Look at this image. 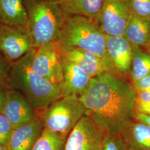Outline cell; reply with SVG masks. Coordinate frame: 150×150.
<instances>
[{
    "label": "cell",
    "mask_w": 150,
    "mask_h": 150,
    "mask_svg": "<svg viewBox=\"0 0 150 150\" xmlns=\"http://www.w3.org/2000/svg\"><path fill=\"white\" fill-rule=\"evenodd\" d=\"M1 113L8 119L14 129L31 122L38 116L26 97L15 90H7Z\"/></svg>",
    "instance_id": "obj_10"
},
{
    "label": "cell",
    "mask_w": 150,
    "mask_h": 150,
    "mask_svg": "<svg viewBox=\"0 0 150 150\" xmlns=\"http://www.w3.org/2000/svg\"><path fill=\"white\" fill-rule=\"evenodd\" d=\"M61 57L62 79L59 86L62 96L74 95L81 96L88 88L92 77L77 66L65 59L61 54Z\"/></svg>",
    "instance_id": "obj_13"
},
{
    "label": "cell",
    "mask_w": 150,
    "mask_h": 150,
    "mask_svg": "<svg viewBox=\"0 0 150 150\" xmlns=\"http://www.w3.org/2000/svg\"><path fill=\"white\" fill-rule=\"evenodd\" d=\"M14 128L4 115L0 112V145H7Z\"/></svg>",
    "instance_id": "obj_24"
},
{
    "label": "cell",
    "mask_w": 150,
    "mask_h": 150,
    "mask_svg": "<svg viewBox=\"0 0 150 150\" xmlns=\"http://www.w3.org/2000/svg\"><path fill=\"white\" fill-rule=\"evenodd\" d=\"M136 92L127 81L104 72L92 78L85 93L80 96L86 116L108 133H118L134 119Z\"/></svg>",
    "instance_id": "obj_1"
},
{
    "label": "cell",
    "mask_w": 150,
    "mask_h": 150,
    "mask_svg": "<svg viewBox=\"0 0 150 150\" xmlns=\"http://www.w3.org/2000/svg\"><path fill=\"white\" fill-rule=\"evenodd\" d=\"M150 21L141 18L133 13L131 16L123 36L132 46H150Z\"/></svg>",
    "instance_id": "obj_17"
},
{
    "label": "cell",
    "mask_w": 150,
    "mask_h": 150,
    "mask_svg": "<svg viewBox=\"0 0 150 150\" xmlns=\"http://www.w3.org/2000/svg\"><path fill=\"white\" fill-rule=\"evenodd\" d=\"M0 150H9L7 145H0Z\"/></svg>",
    "instance_id": "obj_29"
},
{
    "label": "cell",
    "mask_w": 150,
    "mask_h": 150,
    "mask_svg": "<svg viewBox=\"0 0 150 150\" xmlns=\"http://www.w3.org/2000/svg\"><path fill=\"white\" fill-rule=\"evenodd\" d=\"M61 55L91 77L108 72L106 65L101 59L89 51L78 48H67L59 43Z\"/></svg>",
    "instance_id": "obj_12"
},
{
    "label": "cell",
    "mask_w": 150,
    "mask_h": 150,
    "mask_svg": "<svg viewBox=\"0 0 150 150\" xmlns=\"http://www.w3.org/2000/svg\"><path fill=\"white\" fill-rule=\"evenodd\" d=\"M132 14L129 0H104L97 21L108 36H123Z\"/></svg>",
    "instance_id": "obj_8"
},
{
    "label": "cell",
    "mask_w": 150,
    "mask_h": 150,
    "mask_svg": "<svg viewBox=\"0 0 150 150\" xmlns=\"http://www.w3.org/2000/svg\"><path fill=\"white\" fill-rule=\"evenodd\" d=\"M67 137L44 129L32 150H65Z\"/></svg>",
    "instance_id": "obj_20"
},
{
    "label": "cell",
    "mask_w": 150,
    "mask_h": 150,
    "mask_svg": "<svg viewBox=\"0 0 150 150\" xmlns=\"http://www.w3.org/2000/svg\"><path fill=\"white\" fill-rule=\"evenodd\" d=\"M12 64L0 51V85L5 86L11 72Z\"/></svg>",
    "instance_id": "obj_25"
},
{
    "label": "cell",
    "mask_w": 150,
    "mask_h": 150,
    "mask_svg": "<svg viewBox=\"0 0 150 150\" xmlns=\"http://www.w3.org/2000/svg\"><path fill=\"white\" fill-rule=\"evenodd\" d=\"M33 48L27 27L0 26V51L11 64L20 59Z\"/></svg>",
    "instance_id": "obj_9"
},
{
    "label": "cell",
    "mask_w": 150,
    "mask_h": 150,
    "mask_svg": "<svg viewBox=\"0 0 150 150\" xmlns=\"http://www.w3.org/2000/svg\"><path fill=\"white\" fill-rule=\"evenodd\" d=\"M0 22L10 26L28 27V16L23 0H0Z\"/></svg>",
    "instance_id": "obj_16"
},
{
    "label": "cell",
    "mask_w": 150,
    "mask_h": 150,
    "mask_svg": "<svg viewBox=\"0 0 150 150\" xmlns=\"http://www.w3.org/2000/svg\"><path fill=\"white\" fill-rule=\"evenodd\" d=\"M57 42L67 48L81 49L95 54L103 60L110 74L118 76L107 54L106 35L96 19L79 15L70 16L62 27Z\"/></svg>",
    "instance_id": "obj_3"
},
{
    "label": "cell",
    "mask_w": 150,
    "mask_h": 150,
    "mask_svg": "<svg viewBox=\"0 0 150 150\" xmlns=\"http://www.w3.org/2000/svg\"><path fill=\"white\" fill-rule=\"evenodd\" d=\"M6 91L7 89L5 87L0 85V112L5 101Z\"/></svg>",
    "instance_id": "obj_28"
},
{
    "label": "cell",
    "mask_w": 150,
    "mask_h": 150,
    "mask_svg": "<svg viewBox=\"0 0 150 150\" xmlns=\"http://www.w3.org/2000/svg\"><path fill=\"white\" fill-rule=\"evenodd\" d=\"M86 109L77 95L61 97L40 115L44 129L67 137L81 118Z\"/></svg>",
    "instance_id": "obj_5"
},
{
    "label": "cell",
    "mask_w": 150,
    "mask_h": 150,
    "mask_svg": "<svg viewBox=\"0 0 150 150\" xmlns=\"http://www.w3.org/2000/svg\"><path fill=\"white\" fill-rule=\"evenodd\" d=\"M64 11L71 16L79 15L97 20L104 0H59Z\"/></svg>",
    "instance_id": "obj_18"
},
{
    "label": "cell",
    "mask_w": 150,
    "mask_h": 150,
    "mask_svg": "<svg viewBox=\"0 0 150 150\" xmlns=\"http://www.w3.org/2000/svg\"><path fill=\"white\" fill-rule=\"evenodd\" d=\"M106 51L117 75L130 74L132 59V45L123 36L106 35Z\"/></svg>",
    "instance_id": "obj_11"
},
{
    "label": "cell",
    "mask_w": 150,
    "mask_h": 150,
    "mask_svg": "<svg viewBox=\"0 0 150 150\" xmlns=\"http://www.w3.org/2000/svg\"><path fill=\"white\" fill-rule=\"evenodd\" d=\"M44 130L40 116L14 129L7 144L9 150H32Z\"/></svg>",
    "instance_id": "obj_14"
},
{
    "label": "cell",
    "mask_w": 150,
    "mask_h": 150,
    "mask_svg": "<svg viewBox=\"0 0 150 150\" xmlns=\"http://www.w3.org/2000/svg\"><path fill=\"white\" fill-rule=\"evenodd\" d=\"M101 150H127V149L118 133H107Z\"/></svg>",
    "instance_id": "obj_23"
},
{
    "label": "cell",
    "mask_w": 150,
    "mask_h": 150,
    "mask_svg": "<svg viewBox=\"0 0 150 150\" xmlns=\"http://www.w3.org/2000/svg\"><path fill=\"white\" fill-rule=\"evenodd\" d=\"M35 48L12 64L5 87L19 91L40 116L53 102L63 96L59 85L43 78L33 70L32 58Z\"/></svg>",
    "instance_id": "obj_2"
},
{
    "label": "cell",
    "mask_w": 150,
    "mask_h": 150,
    "mask_svg": "<svg viewBox=\"0 0 150 150\" xmlns=\"http://www.w3.org/2000/svg\"><path fill=\"white\" fill-rule=\"evenodd\" d=\"M129 4L134 15L150 21V0H129Z\"/></svg>",
    "instance_id": "obj_22"
},
{
    "label": "cell",
    "mask_w": 150,
    "mask_h": 150,
    "mask_svg": "<svg viewBox=\"0 0 150 150\" xmlns=\"http://www.w3.org/2000/svg\"><path fill=\"white\" fill-rule=\"evenodd\" d=\"M132 119L125 125L118 134L127 150H150V127Z\"/></svg>",
    "instance_id": "obj_15"
},
{
    "label": "cell",
    "mask_w": 150,
    "mask_h": 150,
    "mask_svg": "<svg viewBox=\"0 0 150 150\" xmlns=\"http://www.w3.org/2000/svg\"><path fill=\"white\" fill-rule=\"evenodd\" d=\"M134 118L136 120L145 123L150 127V115H145L142 114H139L134 115Z\"/></svg>",
    "instance_id": "obj_27"
},
{
    "label": "cell",
    "mask_w": 150,
    "mask_h": 150,
    "mask_svg": "<svg viewBox=\"0 0 150 150\" xmlns=\"http://www.w3.org/2000/svg\"><path fill=\"white\" fill-rule=\"evenodd\" d=\"M1 22H0V26H1Z\"/></svg>",
    "instance_id": "obj_32"
},
{
    "label": "cell",
    "mask_w": 150,
    "mask_h": 150,
    "mask_svg": "<svg viewBox=\"0 0 150 150\" xmlns=\"http://www.w3.org/2000/svg\"><path fill=\"white\" fill-rule=\"evenodd\" d=\"M107 133L91 117L86 115L68 136L65 150H101Z\"/></svg>",
    "instance_id": "obj_6"
},
{
    "label": "cell",
    "mask_w": 150,
    "mask_h": 150,
    "mask_svg": "<svg viewBox=\"0 0 150 150\" xmlns=\"http://www.w3.org/2000/svg\"><path fill=\"white\" fill-rule=\"evenodd\" d=\"M45 1H54V0H45Z\"/></svg>",
    "instance_id": "obj_30"
},
{
    "label": "cell",
    "mask_w": 150,
    "mask_h": 150,
    "mask_svg": "<svg viewBox=\"0 0 150 150\" xmlns=\"http://www.w3.org/2000/svg\"><path fill=\"white\" fill-rule=\"evenodd\" d=\"M31 64L33 70L38 75L60 86L62 79V66L57 42L35 48Z\"/></svg>",
    "instance_id": "obj_7"
},
{
    "label": "cell",
    "mask_w": 150,
    "mask_h": 150,
    "mask_svg": "<svg viewBox=\"0 0 150 150\" xmlns=\"http://www.w3.org/2000/svg\"><path fill=\"white\" fill-rule=\"evenodd\" d=\"M131 85L136 92H150V73L139 80L132 82Z\"/></svg>",
    "instance_id": "obj_26"
},
{
    "label": "cell",
    "mask_w": 150,
    "mask_h": 150,
    "mask_svg": "<svg viewBox=\"0 0 150 150\" xmlns=\"http://www.w3.org/2000/svg\"></svg>",
    "instance_id": "obj_33"
},
{
    "label": "cell",
    "mask_w": 150,
    "mask_h": 150,
    "mask_svg": "<svg viewBox=\"0 0 150 150\" xmlns=\"http://www.w3.org/2000/svg\"></svg>",
    "instance_id": "obj_31"
},
{
    "label": "cell",
    "mask_w": 150,
    "mask_h": 150,
    "mask_svg": "<svg viewBox=\"0 0 150 150\" xmlns=\"http://www.w3.org/2000/svg\"><path fill=\"white\" fill-rule=\"evenodd\" d=\"M132 59L130 72L132 82L139 80L150 73V54L140 47L132 46Z\"/></svg>",
    "instance_id": "obj_19"
},
{
    "label": "cell",
    "mask_w": 150,
    "mask_h": 150,
    "mask_svg": "<svg viewBox=\"0 0 150 150\" xmlns=\"http://www.w3.org/2000/svg\"><path fill=\"white\" fill-rule=\"evenodd\" d=\"M139 114L150 115V92H136L134 115Z\"/></svg>",
    "instance_id": "obj_21"
},
{
    "label": "cell",
    "mask_w": 150,
    "mask_h": 150,
    "mask_svg": "<svg viewBox=\"0 0 150 150\" xmlns=\"http://www.w3.org/2000/svg\"><path fill=\"white\" fill-rule=\"evenodd\" d=\"M28 16V28L33 48L57 42L60 32L71 15L59 0H23Z\"/></svg>",
    "instance_id": "obj_4"
}]
</instances>
